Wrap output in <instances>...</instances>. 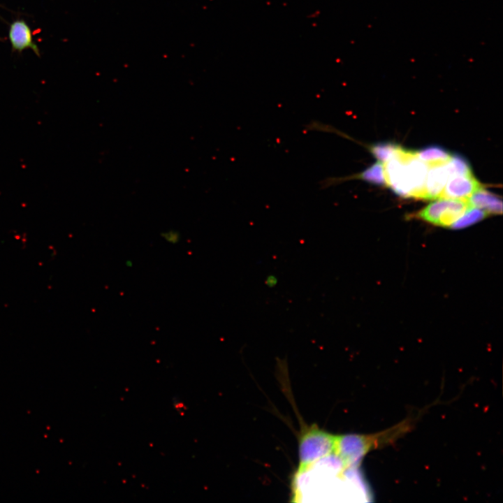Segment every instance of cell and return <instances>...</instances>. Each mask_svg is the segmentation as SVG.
Wrapping results in <instances>:
<instances>
[{"mask_svg":"<svg viewBox=\"0 0 503 503\" xmlns=\"http://www.w3.org/2000/svg\"><path fill=\"white\" fill-rule=\"evenodd\" d=\"M414 419H406L384 431L370 435H336L333 454L344 470L357 467L370 451L395 442L413 426Z\"/></svg>","mask_w":503,"mask_h":503,"instance_id":"6da1fadb","label":"cell"},{"mask_svg":"<svg viewBox=\"0 0 503 503\" xmlns=\"http://www.w3.org/2000/svg\"><path fill=\"white\" fill-rule=\"evenodd\" d=\"M384 165L386 185L399 196L425 199L428 166L402 147Z\"/></svg>","mask_w":503,"mask_h":503,"instance_id":"7a4b0ae2","label":"cell"},{"mask_svg":"<svg viewBox=\"0 0 503 503\" xmlns=\"http://www.w3.org/2000/svg\"><path fill=\"white\" fill-rule=\"evenodd\" d=\"M335 435L316 426H311L301 433L299 440V466L301 470L314 462L333 453Z\"/></svg>","mask_w":503,"mask_h":503,"instance_id":"3957f363","label":"cell"},{"mask_svg":"<svg viewBox=\"0 0 503 503\" xmlns=\"http://www.w3.org/2000/svg\"><path fill=\"white\" fill-rule=\"evenodd\" d=\"M470 207L467 199L438 198L422 209L418 217L435 225L450 227Z\"/></svg>","mask_w":503,"mask_h":503,"instance_id":"277c9868","label":"cell"},{"mask_svg":"<svg viewBox=\"0 0 503 503\" xmlns=\"http://www.w3.org/2000/svg\"><path fill=\"white\" fill-rule=\"evenodd\" d=\"M481 187L473 174L452 176L448 179L439 198L468 199Z\"/></svg>","mask_w":503,"mask_h":503,"instance_id":"5b68a950","label":"cell"},{"mask_svg":"<svg viewBox=\"0 0 503 503\" xmlns=\"http://www.w3.org/2000/svg\"><path fill=\"white\" fill-rule=\"evenodd\" d=\"M449 177L446 163L428 166L425 186V199L439 198Z\"/></svg>","mask_w":503,"mask_h":503,"instance_id":"8992f818","label":"cell"},{"mask_svg":"<svg viewBox=\"0 0 503 503\" xmlns=\"http://www.w3.org/2000/svg\"><path fill=\"white\" fill-rule=\"evenodd\" d=\"M8 36L13 50L22 52L29 48L40 55L38 48L33 41L31 31L24 20H16L11 24Z\"/></svg>","mask_w":503,"mask_h":503,"instance_id":"52a82bcc","label":"cell"},{"mask_svg":"<svg viewBox=\"0 0 503 503\" xmlns=\"http://www.w3.org/2000/svg\"><path fill=\"white\" fill-rule=\"evenodd\" d=\"M468 201L471 206L481 209L488 214H501L502 212L501 198L482 187L470 196Z\"/></svg>","mask_w":503,"mask_h":503,"instance_id":"ba28073f","label":"cell"},{"mask_svg":"<svg viewBox=\"0 0 503 503\" xmlns=\"http://www.w3.org/2000/svg\"><path fill=\"white\" fill-rule=\"evenodd\" d=\"M417 157L428 166L446 163L451 159V154L442 147L434 145L416 152Z\"/></svg>","mask_w":503,"mask_h":503,"instance_id":"9c48e42d","label":"cell"},{"mask_svg":"<svg viewBox=\"0 0 503 503\" xmlns=\"http://www.w3.org/2000/svg\"><path fill=\"white\" fill-rule=\"evenodd\" d=\"M348 178L360 179L374 184L386 185L384 164L380 161L374 163L359 174Z\"/></svg>","mask_w":503,"mask_h":503,"instance_id":"30bf717a","label":"cell"},{"mask_svg":"<svg viewBox=\"0 0 503 503\" xmlns=\"http://www.w3.org/2000/svg\"><path fill=\"white\" fill-rule=\"evenodd\" d=\"M488 214L486 211L481 209L471 207L450 227L454 229H461L481 221Z\"/></svg>","mask_w":503,"mask_h":503,"instance_id":"8fae6325","label":"cell"},{"mask_svg":"<svg viewBox=\"0 0 503 503\" xmlns=\"http://www.w3.org/2000/svg\"><path fill=\"white\" fill-rule=\"evenodd\" d=\"M400 146L391 143H379L370 147L372 154L381 163H386L394 157Z\"/></svg>","mask_w":503,"mask_h":503,"instance_id":"7c38bea8","label":"cell"},{"mask_svg":"<svg viewBox=\"0 0 503 503\" xmlns=\"http://www.w3.org/2000/svg\"><path fill=\"white\" fill-rule=\"evenodd\" d=\"M446 166L450 177L472 174L468 161L463 156L458 154L451 155Z\"/></svg>","mask_w":503,"mask_h":503,"instance_id":"4fadbf2b","label":"cell"},{"mask_svg":"<svg viewBox=\"0 0 503 503\" xmlns=\"http://www.w3.org/2000/svg\"><path fill=\"white\" fill-rule=\"evenodd\" d=\"M160 235L163 240L171 245H177L181 240V234L175 229L164 231Z\"/></svg>","mask_w":503,"mask_h":503,"instance_id":"5bb4252c","label":"cell"},{"mask_svg":"<svg viewBox=\"0 0 503 503\" xmlns=\"http://www.w3.org/2000/svg\"><path fill=\"white\" fill-rule=\"evenodd\" d=\"M277 279L275 276L269 275L266 279V284L268 286H274L277 283Z\"/></svg>","mask_w":503,"mask_h":503,"instance_id":"9a60e30c","label":"cell"}]
</instances>
